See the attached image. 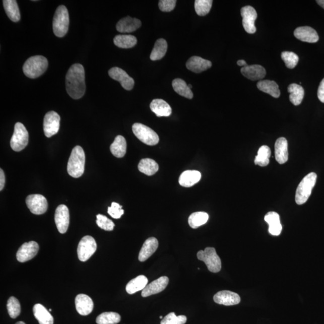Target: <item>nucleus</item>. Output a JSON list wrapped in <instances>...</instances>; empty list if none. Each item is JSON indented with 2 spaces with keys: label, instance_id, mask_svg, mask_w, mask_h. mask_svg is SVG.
I'll list each match as a JSON object with an SVG mask.
<instances>
[{
  "label": "nucleus",
  "instance_id": "f257e3e1",
  "mask_svg": "<svg viewBox=\"0 0 324 324\" xmlns=\"http://www.w3.org/2000/svg\"><path fill=\"white\" fill-rule=\"evenodd\" d=\"M66 91L74 99H80L86 92L85 71L81 64L72 65L66 76Z\"/></svg>",
  "mask_w": 324,
  "mask_h": 324
},
{
  "label": "nucleus",
  "instance_id": "f03ea898",
  "mask_svg": "<svg viewBox=\"0 0 324 324\" xmlns=\"http://www.w3.org/2000/svg\"><path fill=\"white\" fill-rule=\"evenodd\" d=\"M86 155L80 146H76L72 150L68 163V172L71 177L79 178L83 175L85 170Z\"/></svg>",
  "mask_w": 324,
  "mask_h": 324
},
{
  "label": "nucleus",
  "instance_id": "7ed1b4c3",
  "mask_svg": "<svg viewBox=\"0 0 324 324\" xmlns=\"http://www.w3.org/2000/svg\"><path fill=\"white\" fill-rule=\"evenodd\" d=\"M48 67V59L45 56L36 55L31 56L25 62L23 72L28 78L35 79L45 73Z\"/></svg>",
  "mask_w": 324,
  "mask_h": 324
},
{
  "label": "nucleus",
  "instance_id": "20e7f679",
  "mask_svg": "<svg viewBox=\"0 0 324 324\" xmlns=\"http://www.w3.org/2000/svg\"><path fill=\"white\" fill-rule=\"evenodd\" d=\"M317 175L314 172L305 176L299 184L295 194V202L298 205H303L309 199L313 188L316 184Z\"/></svg>",
  "mask_w": 324,
  "mask_h": 324
},
{
  "label": "nucleus",
  "instance_id": "39448f33",
  "mask_svg": "<svg viewBox=\"0 0 324 324\" xmlns=\"http://www.w3.org/2000/svg\"><path fill=\"white\" fill-rule=\"evenodd\" d=\"M53 31L58 37H64L67 34L69 27V15L64 6H59L56 9L53 19Z\"/></svg>",
  "mask_w": 324,
  "mask_h": 324
},
{
  "label": "nucleus",
  "instance_id": "423d86ee",
  "mask_svg": "<svg viewBox=\"0 0 324 324\" xmlns=\"http://www.w3.org/2000/svg\"><path fill=\"white\" fill-rule=\"evenodd\" d=\"M198 259L204 261L210 272L216 273L221 271L222 263L215 248L207 247L197 253Z\"/></svg>",
  "mask_w": 324,
  "mask_h": 324
},
{
  "label": "nucleus",
  "instance_id": "0eeeda50",
  "mask_svg": "<svg viewBox=\"0 0 324 324\" xmlns=\"http://www.w3.org/2000/svg\"><path fill=\"white\" fill-rule=\"evenodd\" d=\"M134 134L141 142L148 146H156L158 144L159 138L152 128L141 123H135L132 126Z\"/></svg>",
  "mask_w": 324,
  "mask_h": 324
},
{
  "label": "nucleus",
  "instance_id": "6e6552de",
  "mask_svg": "<svg viewBox=\"0 0 324 324\" xmlns=\"http://www.w3.org/2000/svg\"><path fill=\"white\" fill-rule=\"evenodd\" d=\"M28 131L21 122H17L15 125L14 132L11 141V146L15 152H21L26 148L28 143Z\"/></svg>",
  "mask_w": 324,
  "mask_h": 324
},
{
  "label": "nucleus",
  "instance_id": "1a4fd4ad",
  "mask_svg": "<svg viewBox=\"0 0 324 324\" xmlns=\"http://www.w3.org/2000/svg\"><path fill=\"white\" fill-rule=\"evenodd\" d=\"M97 249V244L94 238L87 235L81 239L78 247V258L85 262L89 260Z\"/></svg>",
  "mask_w": 324,
  "mask_h": 324
},
{
  "label": "nucleus",
  "instance_id": "9d476101",
  "mask_svg": "<svg viewBox=\"0 0 324 324\" xmlns=\"http://www.w3.org/2000/svg\"><path fill=\"white\" fill-rule=\"evenodd\" d=\"M27 206L34 215H40L48 210V202L42 195H30L26 198Z\"/></svg>",
  "mask_w": 324,
  "mask_h": 324
},
{
  "label": "nucleus",
  "instance_id": "9b49d317",
  "mask_svg": "<svg viewBox=\"0 0 324 324\" xmlns=\"http://www.w3.org/2000/svg\"><path fill=\"white\" fill-rule=\"evenodd\" d=\"M60 126V117L55 111H49L45 116L43 121L44 134L47 138H51L58 133Z\"/></svg>",
  "mask_w": 324,
  "mask_h": 324
},
{
  "label": "nucleus",
  "instance_id": "f8f14e48",
  "mask_svg": "<svg viewBox=\"0 0 324 324\" xmlns=\"http://www.w3.org/2000/svg\"><path fill=\"white\" fill-rule=\"evenodd\" d=\"M241 15L243 18V26L247 33L254 34L256 31L254 26L257 15V12L251 6H247L241 9Z\"/></svg>",
  "mask_w": 324,
  "mask_h": 324
},
{
  "label": "nucleus",
  "instance_id": "ddd939ff",
  "mask_svg": "<svg viewBox=\"0 0 324 324\" xmlns=\"http://www.w3.org/2000/svg\"><path fill=\"white\" fill-rule=\"evenodd\" d=\"M55 222L59 233L64 234L67 232L70 223V215L67 206L62 204L56 208Z\"/></svg>",
  "mask_w": 324,
  "mask_h": 324
},
{
  "label": "nucleus",
  "instance_id": "4468645a",
  "mask_svg": "<svg viewBox=\"0 0 324 324\" xmlns=\"http://www.w3.org/2000/svg\"><path fill=\"white\" fill-rule=\"evenodd\" d=\"M39 250V244L36 241H31L28 243H25L19 248L17 258L19 262H27L33 259L38 253Z\"/></svg>",
  "mask_w": 324,
  "mask_h": 324
},
{
  "label": "nucleus",
  "instance_id": "2eb2a0df",
  "mask_svg": "<svg viewBox=\"0 0 324 324\" xmlns=\"http://www.w3.org/2000/svg\"><path fill=\"white\" fill-rule=\"evenodd\" d=\"M109 77L121 84L125 90L133 89L135 84L134 79L128 76V75L122 69L115 67L111 68L108 72Z\"/></svg>",
  "mask_w": 324,
  "mask_h": 324
},
{
  "label": "nucleus",
  "instance_id": "dca6fc26",
  "mask_svg": "<svg viewBox=\"0 0 324 324\" xmlns=\"http://www.w3.org/2000/svg\"><path fill=\"white\" fill-rule=\"evenodd\" d=\"M168 284L169 279L168 277H160L159 279L155 280V281L147 285L146 287L142 291L141 295H142L143 297H147L150 296V295L159 294L160 292L165 290Z\"/></svg>",
  "mask_w": 324,
  "mask_h": 324
},
{
  "label": "nucleus",
  "instance_id": "f3484780",
  "mask_svg": "<svg viewBox=\"0 0 324 324\" xmlns=\"http://www.w3.org/2000/svg\"><path fill=\"white\" fill-rule=\"evenodd\" d=\"M215 303L224 306H234L240 303V295L235 292L229 291H219L213 297Z\"/></svg>",
  "mask_w": 324,
  "mask_h": 324
},
{
  "label": "nucleus",
  "instance_id": "a211bd4d",
  "mask_svg": "<svg viewBox=\"0 0 324 324\" xmlns=\"http://www.w3.org/2000/svg\"><path fill=\"white\" fill-rule=\"evenodd\" d=\"M75 306L81 315L87 316L92 312L94 303L89 296L86 294H79L75 298Z\"/></svg>",
  "mask_w": 324,
  "mask_h": 324
},
{
  "label": "nucleus",
  "instance_id": "6ab92c4d",
  "mask_svg": "<svg viewBox=\"0 0 324 324\" xmlns=\"http://www.w3.org/2000/svg\"><path fill=\"white\" fill-rule=\"evenodd\" d=\"M294 36L302 42L316 43L319 40L318 34L316 30L310 27H300L296 28L294 33Z\"/></svg>",
  "mask_w": 324,
  "mask_h": 324
},
{
  "label": "nucleus",
  "instance_id": "aec40b11",
  "mask_svg": "<svg viewBox=\"0 0 324 324\" xmlns=\"http://www.w3.org/2000/svg\"><path fill=\"white\" fill-rule=\"evenodd\" d=\"M141 21L138 19L127 17L119 21L116 28L119 32L129 33L138 30L141 26Z\"/></svg>",
  "mask_w": 324,
  "mask_h": 324
},
{
  "label": "nucleus",
  "instance_id": "412c9836",
  "mask_svg": "<svg viewBox=\"0 0 324 324\" xmlns=\"http://www.w3.org/2000/svg\"><path fill=\"white\" fill-rule=\"evenodd\" d=\"M212 66V62L198 56H193L188 59L186 63V67L188 70L197 74L206 71Z\"/></svg>",
  "mask_w": 324,
  "mask_h": 324
},
{
  "label": "nucleus",
  "instance_id": "4be33fe9",
  "mask_svg": "<svg viewBox=\"0 0 324 324\" xmlns=\"http://www.w3.org/2000/svg\"><path fill=\"white\" fill-rule=\"evenodd\" d=\"M241 73L248 80L257 81L262 80L266 77V71L263 66L254 64L242 68Z\"/></svg>",
  "mask_w": 324,
  "mask_h": 324
},
{
  "label": "nucleus",
  "instance_id": "5701e85b",
  "mask_svg": "<svg viewBox=\"0 0 324 324\" xmlns=\"http://www.w3.org/2000/svg\"><path fill=\"white\" fill-rule=\"evenodd\" d=\"M159 246L158 240L155 237L148 238L144 242L140 250L138 259L141 262H144L155 252Z\"/></svg>",
  "mask_w": 324,
  "mask_h": 324
},
{
  "label": "nucleus",
  "instance_id": "b1692460",
  "mask_svg": "<svg viewBox=\"0 0 324 324\" xmlns=\"http://www.w3.org/2000/svg\"><path fill=\"white\" fill-rule=\"evenodd\" d=\"M288 144L285 138H280L275 143V157L280 164H284L288 160Z\"/></svg>",
  "mask_w": 324,
  "mask_h": 324
},
{
  "label": "nucleus",
  "instance_id": "393cba45",
  "mask_svg": "<svg viewBox=\"0 0 324 324\" xmlns=\"http://www.w3.org/2000/svg\"><path fill=\"white\" fill-rule=\"evenodd\" d=\"M201 178L200 172L195 170H187L181 174L179 178V183L182 187H190L199 182Z\"/></svg>",
  "mask_w": 324,
  "mask_h": 324
},
{
  "label": "nucleus",
  "instance_id": "a878e982",
  "mask_svg": "<svg viewBox=\"0 0 324 324\" xmlns=\"http://www.w3.org/2000/svg\"><path fill=\"white\" fill-rule=\"evenodd\" d=\"M150 108L158 117H169L171 115V107L162 99L153 100L150 104Z\"/></svg>",
  "mask_w": 324,
  "mask_h": 324
},
{
  "label": "nucleus",
  "instance_id": "bb28decb",
  "mask_svg": "<svg viewBox=\"0 0 324 324\" xmlns=\"http://www.w3.org/2000/svg\"><path fill=\"white\" fill-rule=\"evenodd\" d=\"M265 221L269 225V231L273 235L278 236L281 234L282 226L280 221V216L278 213L271 212L267 214L265 216Z\"/></svg>",
  "mask_w": 324,
  "mask_h": 324
},
{
  "label": "nucleus",
  "instance_id": "cd10ccee",
  "mask_svg": "<svg viewBox=\"0 0 324 324\" xmlns=\"http://www.w3.org/2000/svg\"><path fill=\"white\" fill-rule=\"evenodd\" d=\"M33 313L40 324H53V318L49 311L43 305L36 304L33 307Z\"/></svg>",
  "mask_w": 324,
  "mask_h": 324
},
{
  "label": "nucleus",
  "instance_id": "c85d7f7f",
  "mask_svg": "<svg viewBox=\"0 0 324 324\" xmlns=\"http://www.w3.org/2000/svg\"><path fill=\"white\" fill-rule=\"evenodd\" d=\"M5 10L8 17L14 23H17L21 19L20 9L15 0H4L3 2Z\"/></svg>",
  "mask_w": 324,
  "mask_h": 324
},
{
  "label": "nucleus",
  "instance_id": "c756f323",
  "mask_svg": "<svg viewBox=\"0 0 324 324\" xmlns=\"http://www.w3.org/2000/svg\"><path fill=\"white\" fill-rule=\"evenodd\" d=\"M257 87L260 90L270 94L275 98H278L281 95L278 84L275 81L270 80L260 81L257 84Z\"/></svg>",
  "mask_w": 324,
  "mask_h": 324
},
{
  "label": "nucleus",
  "instance_id": "7c9ffc66",
  "mask_svg": "<svg viewBox=\"0 0 324 324\" xmlns=\"http://www.w3.org/2000/svg\"><path fill=\"white\" fill-rule=\"evenodd\" d=\"M127 143L125 138L118 135L110 147V150L112 155L118 158L123 157L126 153Z\"/></svg>",
  "mask_w": 324,
  "mask_h": 324
},
{
  "label": "nucleus",
  "instance_id": "2f4dec72",
  "mask_svg": "<svg viewBox=\"0 0 324 324\" xmlns=\"http://www.w3.org/2000/svg\"><path fill=\"white\" fill-rule=\"evenodd\" d=\"M148 281H149L146 276H138L128 283L125 289L128 294H134L138 291H143L146 287Z\"/></svg>",
  "mask_w": 324,
  "mask_h": 324
},
{
  "label": "nucleus",
  "instance_id": "473e14b6",
  "mask_svg": "<svg viewBox=\"0 0 324 324\" xmlns=\"http://www.w3.org/2000/svg\"><path fill=\"white\" fill-rule=\"evenodd\" d=\"M288 91L290 93L289 100L295 106L300 105L304 96L303 88L297 84H291L288 88Z\"/></svg>",
  "mask_w": 324,
  "mask_h": 324
},
{
  "label": "nucleus",
  "instance_id": "72a5a7b5",
  "mask_svg": "<svg viewBox=\"0 0 324 324\" xmlns=\"http://www.w3.org/2000/svg\"><path fill=\"white\" fill-rule=\"evenodd\" d=\"M172 87L176 93L179 95L183 96L185 98L191 99L193 98V94L192 91L185 82L181 79H175L172 81Z\"/></svg>",
  "mask_w": 324,
  "mask_h": 324
},
{
  "label": "nucleus",
  "instance_id": "f704fd0d",
  "mask_svg": "<svg viewBox=\"0 0 324 324\" xmlns=\"http://www.w3.org/2000/svg\"><path fill=\"white\" fill-rule=\"evenodd\" d=\"M138 169L143 174L151 176L155 174L158 171L159 165L152 159H143L138 165Z\"/></svg>",
  "mask_w": 324,
  "mask_h": 324
},
{
  "label": "nucleus",
  "instance_id": "c9c22d12",
  "mask_svg": "<svg viewBox=\"0 0 324 324\" xmlns=\"http://www.w3.org/2000/svg\"><path fill=\"white\" fill-rule=\"evenodd\" d=\"M168 49V44L163 39L157 40L150 55V59L153 61L159 60L166 54Z\"/></svg>",
  "mask_w": 324,
  "mask_h": 324
},
{
  "label": "nucleus",
  "instance_id": "e433bc0d",
  "mask_svg": "<svg viewBox=\"0 0 324 324\" xmlns=\"http://www.w3.org/2000/svg\"><path fill=\"white\" fill-rule=\"evenodd\" d=\"M137 39L132 35H117L114 37V43L118 48H133L137 43Z\"/></svg>",
  "mask_w": 324,
  "mask_h": 324
},
{
  "label": "nucleus",
  "instance_id": "4c0bfd02",
  "mask_svg": "<svg viewBox=\"0 0 324 324\" xmlns=\"http://www.w3.org/2000/svg\"><path fill=\"white\" fill-rule=\"evenodd\" d=\"M209 216L206 212H195L189 216L188 222L191 228L197 229L207 222Z\"/></svg>",
  "mask_w": 324,
  "mask_h": 324
},
{
  "label": "nucleus",
  "instance_id": "58836bf2",
  "mask_svg": "<svg viewBox=\"0 0 324 324\" xmlns=\"http://www.w3.org/2000/svg\"><path fill=\"white\" fill-rule=\"evenodd\" d=\"M270 156H271V150L268 146H263L260 147L257 152V155L254 159V163L260 166H266L269 164Z\"/></svg>",
  "mask_w": 324,
  "mask_h": 324
},
{
  "label": "nucleus",
  "instance_id": "ea45409f",
  "mask_svg": "<svg viewBox=\"0 0 324 324\" xmlns=\"http://www.w3.org/2000/svg\"><path fill=\"white\" fill-rule=\"evenodd\" d=\"M121 316L115 312H104L97 316V324H117L120 321Z\"/></svg>",
  "mask_w": 324,
  "mask_h": 324
},
{
  "label": "nucleus",
  "instance_id": "a19ab883",
  "mask_svg": "<svg viewBox=\"0 0 324 324\" xmlns=\"http://www.w3.org/2000/svg\"><path fill=\"white\" fill-rule=\"evenodd\" d=\"M213 5L212 0H196L195 9L197 15L204 17L209 13Z\"/></svg>",
  "mask_w": 324,
  "mask_h": 324
},
{
  "label": "nucleus",
  "instance_id": "79ce46f5",
  "mask_svg": "<svg viewBox=\"0 0 324 324\" xmlns=\"http://www.w3.org/2000/svg\"><path fill=\"white\" fill-rule=\"evenodd\" d=\"M7 308L9 316L12 318L15 319L20 315L21 311L20 301L17 298L11 297L9 299L7 304Z\"/></svg>",
  "mask_w": 324,
  "mask_h": 324
},
{
  "label": "nucleus",
  "instance_id": "37998d69",
  "mask_svg": "<svg viewBox=\"0 0 324 324\" xmlns=\"http://www.w3.org/2000/svg\"><path fill=\"white\" fill-rule=\"evenodd\" d=\"M282 59L285 62L288 69H294L298 64L299 58L296 53L292 52L285 51L282 53Z\"/></svg>",
  "mask_w": 324,
  "mask_h": 324
},
{
  "label": "nucleus",
  "instance_id": "c03bdc74",
  "mask_svg": "<svg viewBox=\"0 0 324 324\" xmlns=\"http://www.w3.org/2000/svg\"><path fill=\"white\" fill-rule=\"evenodd\" d=\"M187 322V317L184 315L177 316L174 312L167 314L162 320L160 324H185Z\"/></svg>",
  "mask_w": 324,
  "mask_h": 324
},
{
  "label": "nucleus",
  "instance_id": "a18cd8bd",
  "mask_svg": "<svg viewBox=\"0 0 324 324\" xmlns=\"http://www.w3.org/2000/svg\"><path fill=\"white\" fill-rule=\"evenodd\" d=\"M96 223L99 227L107 231H111L114 229L115 224L111 220L106 216L102 215H97L96 216Z\"/></svg>",
  "mask_w": 324,
  "mask_h": 324
},
{
  "label": "nucleus",
  "instance_id": "49530a36",
  "mask_svg": "<svg viewBox=\"0 0 324 324\" xmlns=\"http://www.w3.org/2000/svg\"><path fill=\"white\" fill-rule=\"evenodd\" d=\"M108 213L112 218L118 219L123 215L124 210L122 209V206L118 203H112L111 206L108 207Z\"/></svg>",
  "mask_w": 324,
  "mask_h": 324
},
{
  "label": "nucleus",
  "instance_id": "de8ad7c7",
  "mask_svg": "<svg viewBox=\"0 0 324 324\" xmlns=\"http://www.w3.org/2000/svg\"><path fill=\"white\" fill-rule=\"evenodd\" d=\"M176 3L175 0H161L159 3L160 10L164 12H171L175 8Z\"/></svg>",
  "mask_w": 324,
  "mask_h": 324
},
{
  "label": "nucleus",
  "instance_id": "09e8293b",
  "mask_svg": "<svg viewBox=\"0 0 324 324\" xmlns=\"http://www.w3.org/2000/svg\"><path fill=\"white\" fill-rule=\"evenodd\" d=\"M317 97L320 101L324 103V78L320 82L318 90H317Z\"/></svg>",
  "mask_w": 324,
  "mask_h": 324
},
{
  "label": "nucleus",
  "instance_id": "8fccbe9b",
  "mask_svg": "<svg viewBox=\"0 0 324 324\" xmlns=\"http://www.w3.org/2000/svg\"><path fill=\"white\" fill-rule=\"evenodd\" d=\"M6 182L5 175L3 169H0V190H2L5 187Z\"/></svg>",
  "mask_w": 324,
  "mask_h": 324
},
{
  "label": "nucleus",
  "instance_id": "3c124183",
  "mask_svg": "<svg viewBox=\"0 0 324 324\" xmlns=\"http://www.w3.org/2000/svg\"><path fill=\"white\" fill-rule=\"evenodd\" d=\"M237 64L239 66H243V68L246 67V66H248L246 63V62L243 60V59H240V60H238L237 61Z\"/></svg>",
  "mask_w": 324,
  "mask_h": 324
},
{
  "label": "nucleus",
  "instance_id": "603ef678",
  "mask_svg": "<svg viewBox=\"0 0 324 324\" xmlns=\"http://www.w3.org/2000/svg\"><path fill=\"white\" fill-rule=\"evenodd\" d=\"M316 3L324 9V0H317Z\"/></svg>",
  "mask_w": 324,
  "mask_h": 324
},
{
  "label": "nucleus",
  "instance_id": "864d4df0",
  "mask_svg": "<svg viewBox=\"0 0 324 324\" xmlns=\"http://www.w3.org/2000/svg\"><path fill=\"white\" fill-rule=\"evenodd\" d=\"M16 324H26V323H24V322H23V321H20V322H17V323H16Z\"/></svg>",
  "mask_w": 324,
  "mask_h": 324
},
{
  "label": "nucleus",
  "instance_id": "5fc2aeb1",
  "mask_svg": "<svg viewBox=\"0 0 324 324\" xmlns=\"http://www.w3.org/2000/svg\"><path fill=\"white\" fill-rule=\"evenodd\" d=\"M188 87H189L190 89H191V88H192V86H191V84L188 85Z\"/></svg>",
  "mask_w": 324,
  "mask_h": 324
},
{
  "label": "nucleus",
  "instance_id": "6e6d98bb",
  "mask_svg": "<svg viewBox=\"0 0 324 324\" xmlns=\"http://www.w3.org/2000/svg\"><path fill=\"white\" fill-rule=\"evenodd\" d=\"M160 319H163V316H160Z\"/></svg>",
  "mask_w": 324,
  "mask_h": 324
},
{
  "label": "nucleus",
  "instance_id": "4d7b16f0",
  "mask_svg": "<svg viewBox=\"0 0 324 324\" xmlns=\"http://www.w3.org/2000/svg\"><path fill=\"white\" fill-rule=\"evenodd\" d=\"M49 311H52V309H49Z\"/></svg>",
  "mask_w": 324,
  "mask_h": 324
}]
</instances>
